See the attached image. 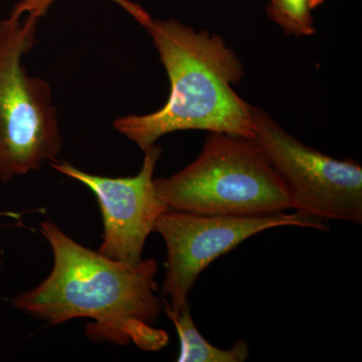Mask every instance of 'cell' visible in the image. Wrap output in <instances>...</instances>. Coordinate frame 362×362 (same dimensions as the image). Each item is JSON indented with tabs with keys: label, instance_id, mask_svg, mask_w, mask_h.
<instances>
[{
	"label": "cell",
	"instance_id": "6da1fadb",
	"mask_svg": "<svg viewBox=\"0 0 362 362\" xmlns=\"http://www.w3.org/2000/svg\"><path fill=\"white\" fill-rule=\"evenodd\" d=\"M40 232L54 267L40 285L11 299L14 308L47 326L92 319L85 333L95 342L133 343L144 351L168 346V332L154 326L163 308L156 259L131 264L109 258L71 239L52 221H42Z\"/></svg>",
	"mask_w": 362,
	"mask_h": 362
},
{
	"label": "cell",
	"instance_id": "7a4b0ae2",
	"mask_svg": "<svg viewBox=\"0 0 362 362\" xmlns=\"http://www.w3.org/2000/svg\"><path fill=\"white\" fill-rule=\"evenodd\" d=\"M113 1L146 28L170 81V94L161 109L121 117L114 122L117 131L143 151L176 131L206 130L254 139L252 106L232 88L244 70L220 37L195 33L177 21L153 20L128 0Z\"/></svg>",
	"mask_w": 362,
	"mask_h": 362
},
{
	"label": "cell",
	"instance_id": "3957f363",
	"mask_svg": "<svg viewBox=\"0 0 362 362\" xmlns=\"http://www.w3.org/2000/svg\"><path fill=\"white\" fill-rule=\"evenodd\" d=\"M170 209L197 214L267 216L293 209L284 180L254 139L211 132L202 153L170 177L154 178Z\"/></svg>",
	"mask_w": 362,
	"mask_h": 362
},
{
	"label": "cell",
	"instance_id": "277c9868",
	"mask_svg": "<svg viewBox=\"0 0 362 362\" xmlns=\"http://www.w3.org/2000/svg\"><path fill=\"white\" fill-rule=\"evenodd\" d=\"M39 18L0 21V180L39 170L62 149L58 114L45 81L30 77L23 57L37 42Z\"/></svg>",
	"mask_w": 362,
	"mask_h": 362
},
{
	"label": "cell",
	"instance_id": "5b68a950",
	"mask_svg": "<svg viewBox=\"0 0 362 362\" xmlns=\"http://www.w3.org/2000/svg\"><path fill=\"white\" fill-rule=\"evenodd\" d=\"M255 142L281 176L296 213L318 220L362 223V168L338 160L286 132L270 115L252 106Z\"/></svg>",
	"mask_w": 362,
	"mask_h": 362
},
{
	"label": "cell",
	"instance_id": "8992f818",
	"mask_svg": "<svg viewBox=\"0 0 362 362\" xmlns=\"http://www.w3.org/2000/svg\"><path fill=\"white\" fill-rule=\"evenodd\" d=\"M329 230L327 223L295 214L267 216L197 214L168 209L157 218L153 232L165 242L168 258L161 294L175 314L190 308L189 294L199 275L211 263L257 233L280 226Z\"/></svg>",
	"mask_w": 362,
	"mask_h": 362
},
{
	"label": "cell",
	"instance_id": "52a82bcc",
	"mask_svg": "<svg viewBox=\"0 0 362 362\" xmlns=\"http://www.w3.org/2000/svg\"><path fill=\"white\" fill-rule=\"evenodd\" d=\"M141 170L132 177H106L90 175L66 161L51 162L52 168L86 185L96 197L104 223V256L135 264L157 218L169 207L162 202L154 185V171L162 148L154 144L144 151Z\"/></svg>",
	"mask_w": 362,
	"mask_h": 362
},
{
	"label": "cell",
	"instance_id": "ba28073f",
	"mask_svg": "<svg viewBox=\"0 0 362 362\" xmlns=\"http://www.w3.org/2000/svg\"><path fill=\"white\" fill-rule=\"evenodd\" d=\"M164 306V305H163ZM166 315L175 324L180 337V362H244L250 356V349L245 340H238L232 349L214 346L202 337L192 320L190 308L180 314L173 313L164 306Z\"/></svg>",
	"mask_w": 362,
	"mask_h": 362
},
{
	"label": "cell",
	"instance_id": "9c48e42d",
	"mask_svg": "<svg viewBox=\"0 0 362 362\" xmlns=\"http://www.w3.org/2000/svg\"><path fill=\"white\" fill-rule=\"evenodd\" d=\"M309 0H270L267 13L288 35L304 37L315 33Z\"/></svg>",
	"mask_w": 362,
	"mask_h": 362
},
{
	"label": "cell",
	"instance_id": "30bf717a",
	"mask_svg": "<svg viewBox=\"0 0 362 362\" xmlns=\"http://www.w3.org/2000/svg\"><path fill=\"white\" fill-rule=\"evenodd\" d=\"M56 0H21L14 6L11 16L21 18L23 14L40 18L44 16Z\"/></svg>",
	"mask_w": 362,
	"mask_h": 362
},
{
	"label": "cell",
	"instance_id": "8fae6325",
	"mask_svg": "<svg viewBox=\"0 0 362 362\" xmlns=\"http://www.w3.org/2000/svg\"><path fill=\"white\" fill-rule=\"evenodd\" d=\"M324 1H325V0H309V6H310V8L313 11L316 7L321 6Z\"/></svg>",
	"mask_w": 362,
	"mask_h": 362
}]
</instances>
